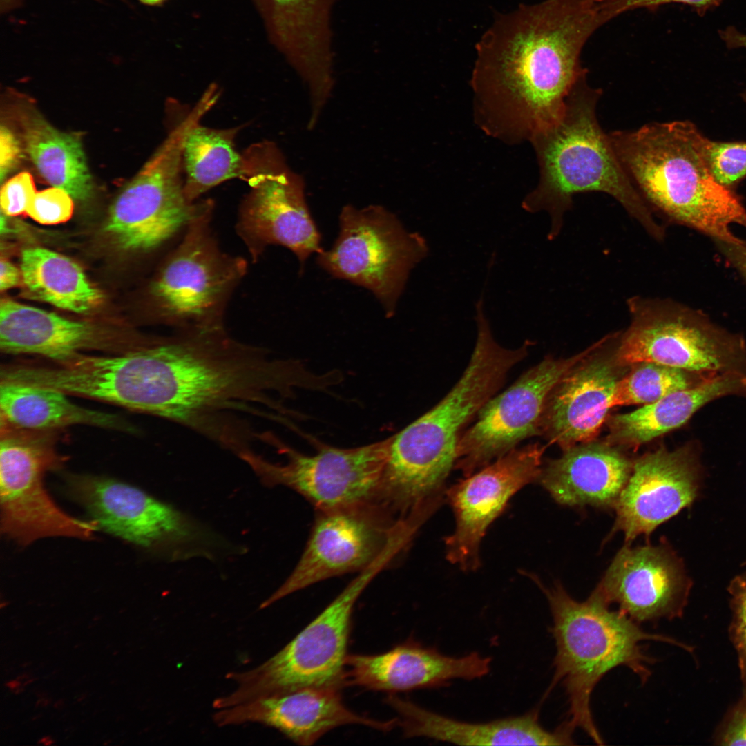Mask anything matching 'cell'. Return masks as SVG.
<instances>
[{"mask_svg": "<svg viewBox=\"0 0 746 746\" xmlns=\"http://www.w3.org/2000/svg\"><path fill=\"white\" fill-rule=\"evenodd\" d=\"M631 322L614 359L620 366L649 362L706 375L746 374V344L740 336L667 299L634 296Z\"/></svg>", "mask_w": 746, "mask_h": 746, "instance_id": "9c48e42d", "label": "cell"}, {"mask_svg": "<svg viewBox=\"0 0 746 746\" xmlns=\"http://www.w3.org/2000/svg\"><path fill=\"white\" fill-rule=\"evenodd\" d=\"M21 157L19 144L13 133L6 126L0 130V178L5 177L16 166Z\"/></svg>", "mask_w": 746, "mask_h": 746, "instance_id": "f35d334b", "label": "cell"}, {"mask_svg": "<svg viewBox=\"0 0 746 746\" xmlns=\"http://www.w3.org/2000/svg\"><path fill=\"white\" fill-rule=\"evenodd\" d=\"M340 687H304L259 698L218 709L213 716L220 727L259 723L272 727L300 745H311L329 731L360 725L382 731L397 725V719L375 720L350 709Z\"/></svg>", "mask_w": 746, "mask_h": 746, "instance_id": "44dd1931", "label": "cell"}, {"mask_svg": "<svg viewBox=\"0 0 746 746\" xmlns=\"http://www.w3.org/2000/svg\"><path fill=\"white\" fill-rule=\"evenodd\" d=\"M21 122L26 151L41 175L73 199L88 200L93 182L79 138L59 131L37 114H25Z\"/></svg>", "mask_w": 746, "mask_h": 746, "instance_id": "f1b7e54d", "label": "cell"}, {"mask_svg": "<svg viewBox=\"0 0 746 746\" xmlns=\"http://www.w3.org/2000/svg\"><path fill=\"white\" fill-rule=\"evenodd\" d=\"M340 231L331 249L318 254L331 276L370 291L392 315L412 269L428 254L426 239L408 231L381 205L343 207Z\"/></svg>", "mask_w": 746, "mask_h": 746, "instance_id": "8fae6325", "label": "cell"}, {"mask_svg": "<svg viewBox=\"0 0 746 746\" xmlns=\"http://www.w3.org/2000/svg\"><path fill=\"white\" fill-rule=\"evenodd\" d=\"M249 187L239 208L236 229L254 262L271 245L291 250L301 267L320 253L321 237L309 210L302 176L288 165L280 149L264 140L242 153Z\"/></svg>", "mask_w": 746, "mask_h": 746, "instance_id": "7c38bea8", "label": "cell"}, {"mask_svg": "<svg viewBox=\"0 0 746 746\" xmlns=\"http://www.w3.org/2000/svg\"><path fill=\"white\" fill-rule=\"evenodd\" d=\"M602 95L601 88L588 84L587 74L582 76L570 91L560 120L531 140L539 179L522 207L529 213L548 214L547 238L553 240L561 232L575 195L603 192L615 199L653 238L661 241L664 227L631 182L608 133L599 124L596 110Z\"/></svg>", "mask_w": 746, "mask_h": 746, "instance_id": "277c9868", "label": "cell"}, {"mask_svg": "<svg viewBox=\"0 0 746 746\" xmlns=\"http://www.w3.org/2000/svg\"><path fill=\"white\" fill-rule=\"evenodd\" d=\"M692 586L682 560L662 541L623 547L594 591L640 624L682 618Z\"/></svg>", "mask_w": 746, "mask_h": 746, "instance_id": "d6986e66", "label": "cell"}, {"mask_svg": "<svg viewBox=\"0 0 746 746\" xmlns=\"http://www.w3.org/2000/svg\"><path fill=\"white\" fill-rule=\"evenodd\" d=\"M18 685H19L18 682H17V681H11L8 684V686L10 687V688H15L17 686H18Z\"/></svg>", "mask_w": 746, "mask_h": 746, "instance_id": "f6af8a7d", "label": "cell"}, {"mask_svg": "<svg viewBox=\"0 0 746 746\" xmlns=\"http://www.w3.org/2000/svg\"><path fill=\"white\" fill-rule=\"evenodd\" d=\"M240 127L213 128L195 124L182 148L184 193L197 201L211 188L233 178H242L243 158L235 147Z\"/></svg>", "mask_w": 746, "mask_h": 746, "instance_id": "4dcf8cb0", "label": "cell"}, {"mask_svg": "<svg viewBox=\"0 0 746 746\" xmlns=\"http://www.w3.org/2000/svg\"><path fill=\"white\" fill-rule=\"evenodd\" d=\"M426 520L419 513L398 519L378 504L316 511L297 564L260 609L319 582L360 573L390 552L403 550Z\"/></svg>", "mask_w": 746, "mask_h": 746, "instance_id": "30bf717a", "label": "cell"}, {"mask_svg": "<svg viewBox=\"0 0 746 746\" xmlns=\"http://www.w3.org/2000/svg\"><path fill=\"white\" fill-rule=\"evenodd\" d=\"M143 4L150 6H160L164 4L168 0H138Z\"/></svg>", "mask_w": 746, "mask_h": 746, "instance_id": "ee69618b", "label": "cell"}, {"mask_svg": "<svg viewBox=\"0 0 746 746\" xmlns=\"http://www.w3.org/2000/svg\"><path fill=\"white\" fill-rule=\"evenodd\" d=\"M490 662V658L477 652L450 657L409 639L380 654L347 655L345 685L391 694L437 687L453 679L481 678L489 672Z\"/></svg>", "mask_w": 746, "mask_h": 746, "instance_id": "7402d4cb", "label": "cell"}, {"mask_svg": "<svg viewBox=\"0 0 746 746\" xmlns=\"http://www.w3.org/2000/svg\"><path fill=\"white\" fill-rule=\"evenodd\" d=\"M0 408L6 421L26 429L88 425L127 430L128 427L116 414L73 403L63 391L17 381L1 380Z\"/></svg>", "mask_w": 746, "mask_h": 746, "instance_id": "83f0119b", "label": "cell"}, {"mask_svg": "<svg viewBox=\"0 0 746 746\" xmlns=\"http://www.w3.org/2000/svg\"><path fill=\"white\" fill-rule=\"evenodd\" d=\"M544 450L537 443L517 447L446 490L456 522L445 539L449 562L465 571L479 568L488 528L518 490L539 479Z\"/></svg>", "mask_w": 746, "mask_h": 746, "instance_id": "e0dca14e", "label": "cell"}, {"mask_svg": "<svg viewBox=\"0 0 746 746\" xmlns=\"http://www.w3.org/2000/svg\"><path fill=\"white\" fill-rule=\"evenodd\" d=\"M21 0H1V10H7L17 4Z\"/></svg>", "mask_w": 746, "mask_h": 746, "instance_id": "7bdbcfd3", "label": "cell"}, {"mask_svg": "<svg viewBox=\"0 0 746 746\" xmlns=\"http://www.w3.org/2000/svg\"><path fill=\"white\" fill-rule=\"evenodd\" d=\"M542 588L553 617L551 629L555 641L554 676L546 696L559 682L568 698V725L582 729L596 744L604 739L596 727L591 710L592 691L609 671L619 666L630 669L645 682L651 676L649 666L657 660L641 644L645 640L667 642L693 653L694 647L671 637L644 631L640 624L609 605L593 591L584 602L573 600L560 584Z\"/></svg>", "mask_w": 746, "mask_h": 746, "instance_id": "5b68a950", "label": "cell"}, {"mask_svg": "<svg viewBox=\"0 0 746 746\" xmlns=\"http://www.w3.org/2000/svg\"><path fill=\"white\" fill-rule=\"evenodd\" d=\"M36 193L32 175L22 172L6 182L1 189V209L5 216L26 213Z\"/></svg>", "mask_w": 746, "mask_h": 746, "instance_id": "d590c367", "label": "cell"}, {"mask_svg": "<svg viewBox=\"0 0 746 746\" xmlns=\"http://www.w3.org/2000/svg\"><path fill=\"white\" fill-rule=\"evenodd\" d=\"M475 345L459 379L432 409L392 436L379 501L396 517L406 516L444 492L464 427L499 391L532 345L526 340L510 349L497 343L481 300L475 303Z\"/></svg>", "mask_w": 746, "mask_h": 746, "instance_id": "7a4b0ae2", "label": "cell"}, {"mask_svg": "<svg viewBox=\"0 0 746 746\" xmlns=\"http://www.w3.org/2000/svg\"><path fill=\"white\" fill-rule=\"evenodd\" d=\"M391 439L352 448L315 442L317 452L307 455L269 437L285 456V463H272L252 451L240 458L265 485L286 486L316 511L332 510L377 504Z\"/></svg>", "mask_w": 746, "mask_h": 746, "instance_id": "5bb4252c", "label": "cell"}, {"mask_svg": "<svg viewBox=\"0 0 746 746\" xmlns=\"http://www.w3.org/2000/svg\"><path fill=\"white\" fill-rule=\"evenodd\" d=\"M198 116L189 113L110 207L104 231L121 249L147 254L173 247L197 219L211 212V200L191 202L184 190L182 148Z\"/></svg>", "mask_w": 746, "mask_h": 746, "instance_id": "52a82bcc", "label": "cell"}, {"mask_svg": "<svg viewBox=\"0 0 746 746\" xmlns=\"http://www.w3.org/2000/svg\"><path fill=\"white\" fill-rule=\"evenodd\" d=\"M564 451L542 468L538 479L552 497L568 506H614L633 463L608 443L588 442Z\"/></svg>", "mask_w": 746, "mask_h": 746, "instance_id": "484cf974", "label": "cell"}, {"mask_svg": "<svg viewBox=\"0 0 746 746\" xmlns=\"http://www.w3.org/2000/svg\"><path fill=\"white\" fill-rule=\"evenodd\" d=\"M65 488L99 528L171 561L210 557L217 543L204 526L135 486L108 477L69 475Z\"/></svg>", "mask_w": 746, "mask_h": 746, "instance_id": "4fadbf2b", "label": "cell"}, {"mask_svg": "<svg viewBox=\"0 0 746 746\" xmlns=\"http://www.w3.org/2000/svg\"><path fill=\"white\" fill-rule=\"evenodd\" d=\"M271 43L325 106L334 87L331 19L336 0H251Z\"/></svg>", "mask_w": 746, "mask_h": 746, "instance_id": "ffe728a7", "label": "cell"}, {"mask_svg": "<svg viewBox=\"0 0 746 746\" xmlns=\"http://www.w3.org/2000/svg\"><path fill=\"white\" fill-rule=\"evenodd\" d=\"M22 282L35 298L76 313H88L102 300L100 291L69 258L42 247L24 249Z\"/></svg>", "mask_w": 746, "mask_h": 746, "instance_id": "f546056e", "label": "cell"}, {"mask_svg": "<svg viewBox=\"0 0 746 746\" xmlns=\"http://www.w3.org/2000/svg\"><path fill=\"white\" fill-rule=\"evenodd\" d=\"M391 559L360 572L324 610L280 651L259 666L227 678L237 688L213 702L219 709L304 687L345 685V659L354 604Z\"/></svg>", "mask_w": 746, "mask_h": 746, "instance_id": "8992f818", "label": "cell"}, {"mask_svg": "<svg viewBox=\"0 0 746 746\" xmlns=\"http://www.w3.org/2000/svg\"><path fill=\"white\" fill-rule=\"evenodd\" d=\"M728 395L746 397V374L716 375L633 412L617 414L609 421L607 443L638 448L682 426L700 408Z\"/></svg>", "mask_w": 746, "mask_h": 746, "instance_id": "4316f807", "label": "cell"}, {"mask_svg": "<svg viewBox=\"0 0 746 746\" xmlns=\"http://www.w3.org/2000/svg\"><path fill=\"white\" fill-rule=\"evenodd\" d=\"M212 215L188 227L149 285L157 316L175 332L224 329L227 305L247 271L245 259L220 247L211 226Z\"/></svg>", "mask_w": 746, "mask_h": 746, "instance_id": "ba28073f", "label": "cell"}, {"mask_svg": "<svg viewBox=\"0 0 746 746\" xmlns=\"http://www.w3.org/2000/svg\"><path fill=\"white\" fill-rule=\"evenodd\" d=\"M385 702L397 714L405 738L426 737L464 745H571L573 730L564 723L548 731L539 723L538 711L486 723L457 720L390 694Z\"/></svg>", "mask_w": 746, "mask_h": 746, "instance_id": "cb8c5ba5", "label": "cell"}, {"mask_svg": "<svg viewBox=\"0 0 746 746\" xmlns=\"http://www.w3.org/2000/svg\"><path fill=\"white\" fill-rule=\"evenodd\" d=\"M608 135L629 178L653 213L719 242L743 241L730 227H746V210L714 177L705 155L708 138L692 122H650Z\"/></svg>", "mask_w": 746, "mask_h": 746, "instance_id": "3957f363", "label": "cell"}, {"mask_svg": "<svg viewBox=\"0 0 746 746\" xmlns=\"http://www.w3.org/2000/svg\"><path fill=\"white\" fill-rule=\"evenodd\" d=\"M712 376L655 363H636L617 382L612 405L649 404Z\"/></svg>", "mask_w": 746, "mask_h": 746, "instance_id": "1f68e13d", "label": "cell"}, {"mask_svg": "<svg viewBox=\"0 0 746 746\" xmlns=\"http://www.w3.org/2000/svg\"><path fill=\"white\" fill-rule=\"evenodd\" d=\"M705 155L711 173L722 185L729 188L746 176V142L707 139Z\"/></svg>", "mask_w": 746, "mask_h": 746, "instance_id": "d6a6232c", "label": "cell"}, {"mask_svg": "<svg viewBox=\"0 0 746 746\" xmlns=\"http://www.w3.org/2000/svg\"><path fill=\"white\" fill-rule=\"evenodd\" d=\"M603 0H543L499 17L477 46L472 76L477 123L508 142L555 125L587 74L582 48L606 21Z\"/></svg>", "mask_w": 746, "mask_h": 746, "instance_id": "6da1fadb", "label": "cell"}, {"mask_svg": "<svg viewBox=\"0 0 746 746\" xmlns=\"http://www.w3.org/2000/svg\"><path fill=\"white\" fill-rule=\"evenodd\" d=\"M723 0H603L602 13L606 21L629 10L638 8L656 10L671 3H680L693 7L700 15L718 6Z\"/></svg>", "mask_w": 746, "mask_h": 746, "instance_id": "74e56055", "label": "cell"}, {"mask_svg": "<svg viewBox=\"0 0 746 746\" xmlns=\"http://www.w3.org/2000/svg\"><path fill=\"white\" fill-rule=\"evenodd\" d=\"M705 471L696 446L674 450L661 448L633 463L614 507V530L627 542L650 534L663 522L688 508L700 497Z\"/></svg>", "mask_w": 746, "mask_h": 746, "instance_id": "ac0fdd59", "label": "cell"}, {"mask_svg": "<svg viewBox=\"0 0 746 746\" xmlns=\"http://www.w3.org/2000/svg\"><path fill=\"white\" fill-rule=\"evenodd\" d=\"M22 280L21 270L6 259L0 262V289L6 291L17 286Z\"/></svg>", "mask_w": 746, "mask_h": 746, "instance_id": "60d3db41", "label": "cell"}, {"mask_svg": "<svg viewBox=\"0 0 746 746\" xmlns=\"http://www.w3.org/2000/svg\"><path fill=\"white\" fill-rule=\"evenodd\" d=\"M619 367L614 358L589 354L569 370L546 401L540 434L563 450L591 441L613 408Z\"/></svg>", "mask_w": 746, "mask_h": 746, "instance_id": "603a6c76", "label": "cell"}, {"mask_svg": "<svg viewBox=\"0 0 746 746\" xmlns=\"http://www.w3.org/2000/svg\"><path fill=\"white\" fill-rule=\"evenodd\" d=\"M719 35L729 48H746V34L738 31L734 27L729 26L719 30ZM743 96L746 102V90Z\"/></svg>", "mask_w": 746, "mask_h": 746, "instance_id": "b9f144b4", "label": "cell"}, {"mask_svg": "<svg viewBox=\"0 0 746 746\" xmlns=\"http://www.w3.org/2000/svg\"><path fill=\"white\" fill-rule=\"evenodd\" d=\"M115 343L110 332L95 325L1 300L0 348L4 353L39 355L64 364L88 350L117 348Z\"/></svg>", "mask_w": 746, "mask_h": 746, "instance_id": "d4e9b609", "label": "cell"}, {"mask_svg": "<svg viewBox=\"0 0 746 746\" xmlns=\"http://www.w3.org/2000/svg\"><path fill=\"white\" fill-rule=\"evenodd\" d=\"M597 342L565 359L546 358L524 372L502 393L490 398L461 435L455 468L465 477L540 434L546 401L555 385L599 346Z\"/></svg>", "mask_w": 746, "mask_h": 746, "instance_id": "9a60e30c", "label": "cell"}, {"mask_svg": "<svg viewBox=\"0 0 746 746\" xmlns=\"http://www.w3.org/2000/svg\"><path fill=\"white\" fill-rule=\"evenodd\" d=\"M712 740L717 745H746V692L725 714Z\"/></svg>", "mask_w": 746, "mask_h": 746, "instance_id": "8d00e7d4", "label": "cell"}, {"mask_svg": "<svg viewBox=\"0 0 746 746\" xmlns=\"http://www.w3.org/2000/svg\"><path fill=\"white\" fill-rule=\"evenodd\" d=\"M719 243L727 260L746 279V242L743 240L739 243Z\"/></svg>", "mask_w": 746, "mask_h": 746, "instance_id": "ab89813d", "label": "cell"}, {"mask_svg": "<svg viewBox=\"0 0 746 746\" xmlns=\"http://www.w3.org/2000/svg\"><path fill=\"white\" fill-rule=\"evenodd\" d=\"M731 619L728 636L737 656L742 692H746V571L734 576L727 586Z\"/></svg>", "mask_w": 746, "mask_h": 746, "instance_id": "836d02e7", "label": "cell"}, {"mask_svg": "<svg viewBox=\"0 0 746 746\" xmlns=\"http://www.w3.org/2000/svg\"><path fill=\"white\" fill-rule=\"evenodd\" d=\"M73 198L65 190L52 187L34 195L26 213L43 224H55L68 220L73 212Z\"/></svg>", "mask_w": 746, "mask_h": 746, "instance_id": "e575fe53", "label": "cell"}, {"mask_svg": "<svg viewBox=\"0 0 746 746\" xmlns=\"http://www.w3.org/2000/svg\"><path fill=\"white\" fill-rule=\"evenodd\" d=\"M52 450L39 442L15 435L0 443L1 530L26 546L49 537L90 539L99 528L61 509L44 486L48 470L57 466Z\"/></svg>", "mask_w": 746, "mask_h": 746, "instance_id": "2e32d148", "label": "cell"}]
</instances>
